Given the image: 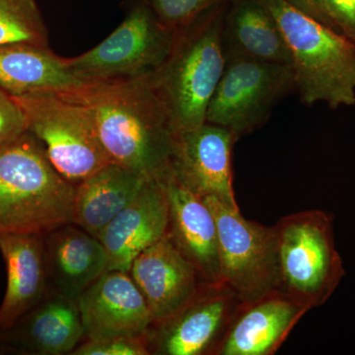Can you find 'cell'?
<instances>
[{"label": "cell", "mask_w": 355, "mask_h": 355, "mask_svg": "<svg viewBox=\"0 0 355 355\" xmlns=\"http://www.w3.org/2000/svg\"><path fill=\"white\" fill-rule=\"evenodd\" d=\"M279 25L303 104L355 105V44L286 0H261Z\"/></svg>", "instance_id": "277c9868"}, {"label": "cell", "mask_w": 355, "mask_h": 355, "mask_svg": "<svg viewBox=\"0 0 355 355\" xmlns=\"http://www.w3.org/2000/svg\"><path fill=\"white\" fill-rule=\"evenodd\" d=\"M84 338L77 299L49 291L8 330L0 333V352L18 354H70Z\"/></svg>", "instance_id": "9a60e30c"}, {"label": "cell", "mask_w": 355, "mask_h": 355, "mask_svg": "<svg viewBox=\"0 0 355 355\" xmlns=\"http://www.w3.org/2000/svg\"><path fill=\"white\" fill-rule=\"evenodd\" d=\"M163 176L149 178L98 237L106 250L107 270L130 272L139 254L167 235L169 200Z\"/></svg>", "instance_id": "5bb4252c"}, {"label": "cell", "mask_w": 355, "mask_h": 355, "mask_svg": "<svg viewBox=\"0 0 355 355\" xmlns=\"http://www.w3.org/2000/svg\"><path fill=\"white\" fill-rule=\"evenodd\" d=\"M86 340L148 338L153 318L130 272L106 270L77 299Z\"/></svg>", "instance_id": "7c38bea8"}, {"label": "cell", "mask_w": 355, "mask_h": 355, "mask_svg": "<svg viewBox=\"0 0 355 355\" xmlns=\"http://www.w3.org/2000/svg\"><path fill=\"white\" fill-rule=\"evenodd\" d=\"M275 226L279 291L309 311L324 304L345 273L333 216L304 210L282 217Z\"/></svg>", "instance_id": "5b68a950"}, {"label": "cell", "mask_w": 355, "mask_h": 355, "mask_svg": "<svg viewBox=\"0 0 355 355\" xmlns=\"http://www.w3.org/2000/svg\"><path fill=\"white\" fill-rule=\"evenodd\" d=\"M309 312L279 289L243 302L214 355H272Z\"/></svg>", "instance_id": "e0dca14e"}, {"label": "cell", "mask_w": 355, "mask_h": 355, "mask_svg": "<svg viewBox=\"0 0 355 355\" xmlns=\"http://www.w3.org/2000/svg\"><path fill=\"white\" fill-rule=\"evenodd\" d=\"M174 33L163 27L142 0H135L123 20L106 39L81 55L67 58L85 83L149 76L164 60Z\"/></svg>", "instance_id": "52a82bcc"}, {"label": "cell", "mask_w": 355, "mask_h": 355, "mask_svg": "<svg viewBox=\"0 0 355 355\" xmlns=\"http://www.w3.org/2000/svg\"><path fill=\"white\" fill-rule=\"evenodd\" d=\"M338 31L355 44V0H326Z\"/></svg>", "instance_id": "4316f807"}, {"label": "cell", "mask_w": 355, "mask_h": 355, "mask_svg": "<svg viewBox=\"0 0 355 355\" xmlns=\"http://www.w3.org/2000/svg\"><path fill=\"white\" fill-rule=\"evenodd\" d=\"M243 301L224 284H205L148 335L150 354L214 355Z\"/></svg>", "instance_id": "30bf717a"}, {"label": "cell", "mask_w": 355, "mask_h": 355, "mask_svg": "<svg viewBox=\"0 0 355 355\" xmlns=\"http://www.w3.org/2000/svg\"><path fill=\"white\" fill-rule=\"evenodd\" d=\"M49 291L78 299L106 272V250L96 236L74 223L43 235Z\"/></svg>", "instance_id": "ac0fdd59"}, {"label": "cell", "mask_w": 355, "mask_h": 355, "mask_svg": "<svg viewBox=\"0 0 355 355\" xmlns=\"http://www.w3.org/2000/svg\"><path fill=\"white\" fill-rule=\"evenodd\" d=\"M128 272L146 299L153 327L176 314L207 284L168 235L139 254Z\"/></svg>", "instance_id": "4fadbf2b"}, {"label": "cell", "mask_w": 355, "mask_h": 355, "mask_svg": "<svg viewBox=\"0 0 355 355\" xmlns=\"http://www.w3.org/2000/svg\"><path fill=\"white\" fill-rule=\"evenodd\" d=\"M148 179L114 163L105 166L76 187L72 223L99 237Z\"/></svg>", "instance_id": "7402d4cb"}, {"label": "cell", "mask_w": 355, "mask_h": 355, "mask_svg": "<svg viewBox=\"0 0 355 355\" xmlns=\"http://www.w3.org/2000/svg\"><path fill=\"white\" fill-rule=\"evenodd\" d=\"M234 133L212 123L174 135L171 170L190 190L202 198H218L239 207L233 189Z\"/></svg>", "instance_id": "8fae6325"}, {"label": "cell", "mask_w": 355, "mask_h": 355, "mask_svg": "<svg viewBox=\"0 0 355 355\" xmlns=\"http://www.w3.org/2000/svg\"><path fill=\"white\" fill-rule=\"evenodd\" d=\"M72 355H148V338L114 336L86 340L76 347Z\"/></svg>", "instance_id": "d4e9b609"}, {"label": "cell", "mask_w": 355, "mask_h": 355, "mask_svg": "<svg viewBox=\"0 0 355 355\" xmlns=\"http://www.w3.org/2000/svg\"><path fill=\"white\" fill-rule=\"evenodd\" d=\"M203 198L216 217L221 284L243 302L279 289L275 226L247 220L239 207L218 198Z\"/></svg>", "instance_id": "9c48e42d"}, {"label": "cell", "mask_w": 355, "mask_h": 355, "mask_svg": "<svg viewBox=\"0 0 355 355\" xmlns=\"http://www.w3.org/2000/svg\"><path fill=\"white\" fill-rule=\"evenodd\" d=\"M49 46V32L36 0H0V46Z\"/></svg>", "instance_id": "603a6c76"}, {"label": "cell", "mask_w": 355, "mask_h": 355, "mask_svg": "<svg viewBox=\"0 0 355 355\" xmlns=\"http://www.w3.org/2000/svg\"><path fill=\"white\" fill-rule=\"evenodd\" d=\"M27 132V121L19 104L0 88V149Z\"/></svg>", "instance_id": "484cf974"}, {"label": "cell", "mask_w": 355, "mask_h": 355, "mask_svg": "<svg viewBox=\"0 0 355 355\" xmlns=\"http://www.w3.org/2000/svg\"><path fill=\"white\" fill-rule=\"evenodd\" d=\"M58 93L87 107L111 163L147 178L170 169L174 132L150 74Z\"/></svg>", "instance_id": "6da1fadb"}, {"label": "cell", "mask_w": 355, "mask_h": 355, "mask_svg": "<svg viewBox=\"0 0 355 355\" xmlns=\"http://www.w3.org/2000/svg\"><path fill=\"white\" fill-rule=\"evenodd\" d=\"M227 6L226 2L210 9L175 33L169 53L150 74L174 135L205 123L210 100L226 67L222 28Z\"/></svg>", "instance_id": "7a4b0ae2"}, {"label": "cell", "mask_w": 355, "mask_h": 355, "mask_svg": "<svg viewBox=\"0 0 355 355\" xmlns=\"http://www.w3.org/2000/svg\"><path fill=\"white\" fill-rule=\"evenodd\" d=\"M84 84L67 58L50 46L32 44L0 46V88L12 97L39 92H64Z\"/></svg>", "instance_id": "44dd1931"}, {"label": "cell", "mask_w": 355, "mask_h": 355, "mask_svg": "<svg viewBox=\"0 0 355 355\" xmlns=\"http://www.w3.org/2000/svg\"><path fill=\"white\" fill-rule=\"evenodd\" d=\"M0 253L6 263L7 286L0 305V333L38 304L48 292L43 235L1 233Z\"/></svg>", "instance_id": "d6986e66"}, {"label": "cell", "mask_w": 355, "mask_h": 355, "mask_svg": "<svg viewBox=\"0 0 355 355\" xmlns=\"http://www.w3.org/2000/svg\"><path fill=\"white\" fill-rule=\"evenodd\" d=\"M74 193L28 130L0 149V234L44 235L71 223Z\"/></svg>", "instance_id": "3957f363"}, {"label": "cell", "mask_w": 355, "mask_h": 355, "mask_svg": "<svg viewBox=\"0 0 355 355\" xmlns=\"http://www.w3.org/2000/svg\"><path fill=\"white\" fill-rule=\"evenodd\" d=\"M13 98L25 114L28 132L70 184L76 187L111 163L87 107L58 92Z\"/></svg>", "instance_id": "8992f818"}, {"label": "cell", "mask_w": 355, "mask_h": 355, "mask_svg": "<svg viewBox=\"0 0 355 355\" xmlns=\"http://www.w3.org/2000/svg\"><path fill=\"white\" fill-rule=\"evenodd\" d=\"M156 19L170 32L177 33L214 7L230 0H142Z\"/></svg>", "instance_id": "cb8c5ba5"}, {"label": "cell", "mask_w": 355, "mask_h": 355, "mask_svg": "<svg viewBox=\"0 0 355 355\" xmlns=\"http://www.w3.org/2000/svg\"><path fill=\"white\" fill-rule=\"evenodd\" d=\"M286 1L314 19L340 32L331 18L326 0H286Z\"/></svg>", "instance_id": "83f0119b"}, {"label": "cell", "mask_w": 355, "mask_h": 355, "mask_svg": "<svg viewBox=\"0 0 355 355\" xmlns=\"http://www.w3.org/2000/svg\"><path fill=\"white\" fill-rule=\"evenodd\" d=\"M222 42L226 60L249 58L291 64V55L279 25L261 0L228 2Z\"/></svg>", "instance_id": "ffe728a7"}, {"label": "cell", "mask_w": 355, "mask_h": 355, "mask_svg": "<svg viewBox=\"0 0 355 355\" xmlns=\"http://www.w3.org/2000/svg\"><path fill=\"white\" fill-rule=\"evenodd\" d=\"M164 179L169 200L167 235L207 284H221L216 217L205 198L184 186L170 169Z\"/></svg>", "instance_id": "2e32d148"}, {"label": "cell", "mask_w": 355, "mask_h": 355, "mask_svg": "<svg viewBox=\"0 0 355 355\" xmlns=\"http://www.w3.org/2000/svg\"><path fill=\"white\" fill-rule=\"evenodd\" d=\"M295 90L291 64L228 58L205 123L226 128L239 139L266 125L280 100Z\"/></svg>", "instance_id": "ba28073f"}]
</instances>
